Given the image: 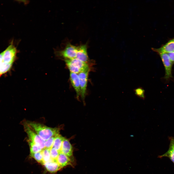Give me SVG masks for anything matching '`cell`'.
Masks as SVG:
<instances>
[{"instance_id":"cell-1","label":"cell","mask_w":174,"mask_h":174,"mask_svg":"<svg viewBox=\"0 0 174 174\" xmlns=\"http://www.w3.org/2000/svg\"><path fill=\"white\" fill-rule=\"evenodd\" d=\"M23 121L45 141L59 133L60 129L59 128L50 127L38 123L28 120Z\"/></svg>"},{"instance_id":"cell-2","label":"cell","mask_w":174,"mask_h":174,"mask_svg":"<svg viewBox=\"0 0 174 174\" xmlns=\"http://www.w3.org/2000/svg\"><path fill=\"white\" fill-rule=\"evenodd\" d=\"M65 61L70 72L77 74L89 68L87 63L83 62L76 58L65 59Z\"/></svg>"},{"instance_id":"cell-3","label":"cell","mask_w":174,"mask_h":174,"mask_svg":"<svg viewBox=\"0 0 174 174\" xmlns=\"http://www.w3.org/2000/svg\"><path fill=\"white\" fill-rule=\"evenodd\" d=\"M21 124L23 126L24 130L28 137L29 140L35 143L42 149L45 148V141L23 121L21 122Z\"/></svg>"},{"instance_id":"cell-4","label":"cell","mask_w":174,"mask_h":174,"mask_svg":"<svg viewBox=\"0 0 174 174\" xmlns=\"http://www.w3.org/2000/svg\"><path fill=\"white\" fill-rule=\"evenodd\" d=\"M17 52V49L11 42L2 53V60L7 64L13 65L15 60Z\"/></svg>"},{"instance_id":"cell-5","label":"cell","mask_w":174,"mask_h":174,"mask_svg":"<svg viewBox=\"0 0 174 174\" xmlns=\"http://www.w3.org/2000/svg\"><path fill=\"white\" fill-rule=\"evenodd\" d=\"M78 46H77L68 43L64 48L62 51H58L57 54L65 59H70L76 58Z\"/></svg>"},{"instance_id":"cell-6","label":"cell","mask_w":174,"mask_h":174,"mask_svg":"<svg viewBox=\"0 0 174 174\" xmlns=\"http://www.w3.org/2000/svg\"><path fill=\"white\" fill-rule=\"evenodd\" d=\"M89 68L82 71L78 74L80 80V95L84 101L86 95Z\"/></svg>"},{"instance_id":"cell-7","label":"cell","mask_w":174,"mask_h":174,"mask_svg":"<svg viewBox=\"0 0 174 174\" xmlns=\"http://www.w3.org/2000/svg\"><path fill=\"white\" fill-rule=\"evenodd\" d=\"M164 67L165 74L164 78L168 80L172 77V63L170 60L168 56L166 53L159 54Z\"/></svg>"},{"instance_id":"cell-8","label":"cell","mask_w":174,"mask_h":174,"mask_svg":"<svg viewBox=\"0 0 174 174\" xmlns=\"http://www.w3.org/2000/svg\"><path fill=\"white\" fill-rule=\"evenodd\" d=\"M152 51L158 54L161 53H168L174 51V39L169 41L161 47L158 48H152Z\"/></svg>"},{"instance_id":"cell-9","label":"cell","mask_w":174,"mask_h":174,"mask_svg":"<svg viewBox=\"0 0 174 174\" xmlns=\"http://www.w3.org/2000/svg\"><path fill=\"white\" fill-rule=\"evenodd\" d=\"M70 77L71 83L75 91L76 97L78 99L80 95V82L78 75L76 73L70 72Z\"/></svg>"},{"instance_id":"cell-10","label":"cell","mask_w":174,"mask_h":174,"mask_svg":"<svg viewBox=\"0 0 174 174\" xmlns=\"http://www.w3.org/2000/svg\"><path fill=\"white\" fill-rule=\"evenodd\" d=\"M87 44L78 46L76 58L80 61L87 63L88 61Z\"/></svg>"},{"instance_id":"cell-11","label":"cell","mask_w":174,"mask_h":174,"mask_svg":"<svg viewBox=\"0 0 174 174\" xmlns=\"http://www.w3.org/2000/svg\"><path fill=\"white\" fill-rule=\"evenodd\" d=\"M60 152L65 154L70 158L73 155L72 147L69 141L65 138L62 143Z\"/></svg>"},{"instance_id":"cell-12","label":"cell","mask_w":174,"mask_h":174,"mask_svg":"<svg viewBox=\"0 0 174 174\" xmlns=\"http://www.w3.org/2000/svg\"><path fill=\"white\" fill-rule=\"evenodd\" d=\"M164 157L168 158L174 163V138L170 139L169 147L168 150L164 154L159 155L158 157L161 158Z\"/></svg>"},{"instance_id":"cell-13","label":"cell","mask_w":174,"mask_h":174,"mask_svg":"<svg viewBox=\"0 0 174 174\" xmlns=\"http://www.w3.org/2000/svg\"><path fill=\"white\" fill-rule=\"evenodd\" d=\"M43 164L46 170L51 173L56 172L61 168L56 161L53 160H52L44 163Z\"/></svg>"},{"instance_id":"cell-14","label":"cell","mask_w":174,"mask_h":174,"mask_svg":"<svg viewBox=\"0 0 174 174\" xmlns=\"http://www.w3.org/2000/svg\"><path fill=\"white\" fill-rule=\"evenodd\" d=\"M56 161L61 168L71 164L70 158L61 152L59 153Z\"/></svg>"},{"instance_id":"cell-15","label":"cell","mask_w":174,"mask_h":174,"mask_svg":"<svg viewBox=\"0 0 174 174\" xmlns=\"http://www.w3.org/2000/svg\"><path fill=\"white\" fill-rule=\"evenodd\" d=\"M65 138L60 135L59 133L56 135L55 136L52 148H55L60 153Z\"/></svg>"},{"instance_id":"cell-16","label":"cell","mask_w":174,"mask_h":174,"mask_svg":"<svg viewBox=\"0 0 174 174\" xmlns=\"http://www.w3.org/2000/svg\"><path fill=\"white\" fill-rule=\"evenodd\" d=\"M30 147V154L36 153L42 151L43 149L32 142L28 140Z\"/></svg>"},{"instance_id":"cell-17","label":"cell","mask_w":174,"mask_h":174,"mask_svg":"<svg viewBox=\"0 0 174 174\" xmlns=\"http://www.w3.org/2000/svg\"><path fill=\"white\" fill-rule=\"evenodd\" d=\"M41 152L43 155L44 163L48 162L52 160L51 158L49 149L45 148L42 150Z\"/></svg>"},{"instance_id":"cell-18","label":"cell","mask_w":174,"mask_h":174,"mask_svg":"<svg viewBox=\"0 0 174 174\" xmlns=\"http://www.w3.org/2000/svg\"><path fill=\"white\" fill-rule=\"evenodd\" d=\"M41 151L30 154V155L37 162L43 164L44 162Z\"/></svg>"},{"instance_id":"cell-19","label":"cell","mask_w":174,"mask_h":174,"mask_svg":"<svg viewBox=\"0 0 174 174\" xmlns=\"http://www.w3.org/2000/svg\"><path fill=\"white\" fill-rule=\"evenodd\" d=\"M51 158L52 160H56L60 153L55 148H52L50 149Z\"/></svg>"},{"instance_id":"cell-20","label":"cell","mask_w":174,"mask_h":174,"mask_svg":"<svg viewBox=\"0 0 174 174\" xmlns=\"http://www.w3.org/2000/svg\"><path fill=\"white\" fill-rule=\"evenodd\" d=\"M56 136L45 141V148L50 149L52 147Z\"/></svg>"},{"instance_id":"cell-21","label":"cell","mask_w":174,"mask_h":174,"mask_svg":"<svg viewBox=\"0 0 174 174\" xmlns=\"http://www.w3.org/2000/svg\"><path fill=\"white\" fill-rule=\"evenodd\" d=\"M135 94L138 96L142 99L145 98L144 91L141 88L137 89L135 90Z\"/></svg>"},{"instance_id":"cell-22","label":"cell","mask_w":174,"mask_h":174,"mask_svg":"<svg viewBox=\"0 0 174 174\" xmlns=\"http://www.w3.org/2000/svg\"><path fill=\"white\" fill-rule=\"evenodd\" d=\"M167 54L172 63L173 64L174 63V51Z\"/></svg>"},{"instance_id":"cell-23","label":"cell","mask_w":174,"mask_h":174,"mask_svg":"<svg viewBox=\"0 0 174 174\" xmlns=\"http://www.w3.org/2000/svg\"><path fill=\"white\" fill-rule=\"evenodd\" d=\"M2 52L0 53V71L2 64Z\"/></svg>"}]
</instances>
